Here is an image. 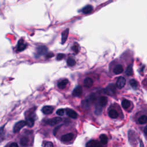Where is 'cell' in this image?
<instances>
[{
	"instance_id": "cell-1",
	"label": "cell",
	"mask_w": 147,
	"mask_h": 147,
	"mask_svg": "<svg viewBox=\"0 0 147 147\" xmlns=\"http://www.w3.org/2000/svg\"><path fill=\"white\" fill-rule=\"evenodd\" d=\"M104 91L107 95L109 96H113L115 94L116 91V86L114 84H110L104 90Z\"/></svg>"
},
{
	"instance_id": "cell-2",
	"label": "cell",
	"mask_w": 147,
	"mask_h": 147,
	"mask_svg": "<svg viewBox=\"0 0 147 147\" xmlns=\"http://www.w3.org/2000/svg\"><path fill=\"white\" fill-rule=\"evenodd\" d=\"M25 125H27L26 121H20L18 122H17L13 127V132L18 133L20 131L21 129L23 127H24Z\"/></svg>"
},
{
	"instance_id": "cell-3",
	"label": "cell",
	"mask_w": 147,
	"mask_h": 147,
	"mask_svg": "<svg viewBox=\"0 0 147 147\" xmlns=\"http://www.w3.org/2000/svg\"><path fill=\"white\" fill-rule=\"evenodd\" d=\"M125 83H126V79L124 77H120L118 78L116 82V86L117 87L121 89L124 87Z\"/></svg>"
},
{
	"instance_id": "cell-4",
	"label": "cell",
	"mask_w": 147,
	"mask_h": 147,
	"mask_svg": "<svg viewBox=\"0 0 147 147\" xmlns=\"http://www.w3.org/2000/svg\"><path fill=\"white\" fill-rule=\"evenodd\" d=\"M62 121V118L60 117H55L52 119H49L46 121V124L53 126L56 124H58Z\"/></svg>"
},
{
	"instance_id": "cell-5",
	"label": "cell",
	"mask_w": 147,
	"mask_h": 147,
	"mask_svg": "<svg viewBox=\"0 0 147 147\" xmlns=\"http://www.w3.org/2000/svg\"><path fill=\"white\" fill-rule=\"evenodd\" d=\"M66 113L67 114V115L70 117L71 118L76 119L78 117V114L77 113V112L72 109H66Z\"/></svg>"
},
{
	"instance_id": "cell-6",
	"label": "cell",
	"mask_w": 147,
	"mask_h": 147,
	"mask_svg": "<svg viewBox=\"0 0 147 147\" xmlns=\"http://www.w3.org/2000/svg\"><path fill=\"white\" fill-rule=\"evenodd\" d=\"M42 111L45 114H51L53 111V107L51 106H45L42 108Z\"/></svg>"
},
{
	"instance_id": "cell-7",
	"label": "cell",
	"mask_w": 147,
	"mask_h": 147,
	"mask_svg": "<svg viewBox=\"0 0 147 147\" xmlns=\"http://www.w3.org/2000/svg\"><path fill=\"white\" fill-rule=\"evenodd\" d=\"M74 138V135L72 133H67L66 135H64L62 136L61 140L63 141L67 142V141H70L72 140Z\"/></svg>"
},
{
	"instance_id": "cell-8",
	"label": "cell",
	"mask_w": 147,
	"mask_h": 147,
	"mask_svg": "<svg viewBox=\"0 0 147 147\" xmlns=\"http://www.w3.org/2000/svg\"><path fill=\"white\" fill-rule=\"evenodd\" d=\"M86 147H102V146L96 140H91L86 144Z\"/></svg>"
},
{
	"instance_id": "cell-9",
	"label": "cell",
	"mask_w": 147,
	"mask_h": 147,
	"mask_svg": "<svg viewBox=\"0 0 147 147\" xmlns=\"http://www.w3.org/2000/svg\"><path fill=\"white\" fill-rule=\"evenodd\" d=\"M84 86L87 88H90L93 85V80L91 78H86L83 81Z\"/></svg>"
},
{
	"instance_id": "cell-10",
	"label": "cell",
	"mask_w": 147,
	"mask_h": 147,
	"mask_svg": "<svg viewBox=\"0 0 147 147\" xmlns=\"http://www.w3.org/2000/svg\"><path fill=\"white\" fill-rule=\"evenodd\" d=\"M82 93V88L81 86H77V87L74 88L72 92V96L74 97H79L81 96Z\"/></svg>"
},
{
	"instance_id": "cell-11",
	"label": "cell",
	"mask_w": 147,
	"mask_h": 147,
	"mask_svg": "<svg viewBox=\"0 0 147 147\" xmlns=\"http://www.w3.org/2000/svg\"><path fill=\"white\" fill-rule=\"evenodd\" d=\"M48 49L45 46H40L37 48V53L39 55H43L47 53Z\"/></svg>"
},
{
	"instance_id": "cell-12",
	"label": "cell",
	"mask_w": 147,
	"mask_h": 147,
	"mask_svg": "<svg viewBox=\"0 0 147 147\" xmlns=\"http://www.w3.org/2000/svg\"><path fill=\"white\" fill-rule=\"evenodd\" d=\"M27 47V44L24 42L23 40H20L18 43V46H17V50L19 51H23Z\"/></svg>"
},
{
	"instance_id": "cell-13",
	"label": "cell",
	"mask_w": 147,
	"mask_h": 147,
	"mask_svg": "<svg viewBox=\"0 0 147 147\" xmlns=\"http://www.w3.org/2000/svg\"><path fill=\"white\" fill-rule=\"evenodd\" d=\"M69 33V29H66L65 31H63L62 33V44H64L67 39Z\"/></svg>"
},
{
	"instance_id": "cell-14",
	"label": "cell",
	"mask_w": 147,
	"mask_h": 147,
	"mask_svg": "<svg viewBox=\"0 0 147 147\" xmlns=\"http://www.w3.org/2000/svg\"><path fill=\"white\" fill-rule=\"evenodd\" d=\"M68 83V79H64L58 83V87H59L60 89H64V88L66 87V85H67Z\"/></svg>"
},
{
	"instance_id": "cell-15",
	"label": "cell",
	"mask_w": 147,
	"mask_h": 147,
	"mask_svg": "<svg viewBox=\"0 0 147 147\" xmlns=\"http://www.w3.org/2000/svg\"><path fill=\"white\" fill-rule=\"evenodd\" d=\"M124 71V68H123V67L121 64H118L115 67H114L113 71L116 74H120L122 73Z\"/></svg>"
},
{
	"instance_id": "cell-16",
	"label": "cell",
	"mask_w": 147,
	"mask_h": 147,
	"mask_svg": "<svg viewBox=\"0 0 147 147\" xmlns=\"http://www.w3.org/2000/svg\"><path fill=\"white\" fill-rule=\"evenodd\" d=\"M108 114H109V116L110 118L113 119L117 118L118 117V113H117V112L114 109L110 110L108 113Z\"/></svg>"
},
{
	"instance_id": "cell-17",
	"label": "cell",
	"mask_w": 147,
	"mask_h": 147,
	"mask_svg": "<svg viewBox=\"0 0 147 147\" xmlns=\"http://www.w3.org/2000/svg\"><path fill=\"white\" fill-rule=\"evenodd\" d=\"M93 9V6L90 5H86L85 7L82 9V12L85 14H88L91 12Z\"/></svg>"
},
{
	"instance_id": "cell-18",
	"label": "cell",
	"mask_w": 147,
	"mask_h": 147,
	"mask_svg": "<svg viewBox=\"0 0 147 147\" xmlns=\"http://www.w3.org/2000/svg\"><path fill=\"white\" fill-rule=\"evenodd\" d=\"M107 103V98L106 97H101L99 99V103L101 106L103 107L106 106Z\"/></svg>"
},
{
	"instance_id": "cell-19",
	"label": "cell",
	"mask_w": 147,
	"mask_h": 147,
	"mask_svg": "<svg viewBox=\"0 0 147 147\" xmlns=\"http://www.w3.org/2000/svg\"><path fill=\"white\" fill-rule=\"evenodd\" d=\"M99 138H100L101 142L102 144L106 145L107 143V141H108L107 137L106 136L104 135V134L101 135L100 136H99Z\"/></svg>"
},
{
	"instance_id": "cell-20",
	"label": "cell",
	"mask_w": 147,
	"mask_h": 147,
	"mask_svg": "<svg viewBox=\"0 0 147 147\" xmlns=\"http://www.w3.org/2000/svg\"><path fill=\"white\" fill-rule=\"evenodd\" d=\"M131 102L130 101L127 100V99H124L122 102V106L124 109H127L130 107Z\"/></svg>"
},
{
	"instance_id": "cell-21",
	"label": "cell",
	"mask_w": 147,
	"mask_h": 147,
	"mask_svg": "<svg viewBox=\"0 0 147 147\" xmlns=\"http://www.w3.org/2000/svg\"><path fill=\"white\" fill-rule=\"evenodd\" d=\"M125 73L128 76H131V75H132L133 72V67L132 65H129L126 69V71H125Z\"/></svg>"
},
{
	"instance_id": "cell-22",
	"label": "cell",
	"mask_w": 147,
	"mask_h": 147,
	"mask_svg": "<svg viewBox=\"0 0 147 147\" xmlns=\"http://www.w3.org/2000/svg\"><path fill=\"white\" fill-rule=\"evenodd\" d=\"M29 140L28 137H23L21 138V140H20V144L21 145H23V146H26L28 144Z\"/></svg>"
},
{
	"instance_id": "cell-23",
	"label": "cell",
	"mask_w": 147,
	"mask_h": 147,
	"mask_svg": "<svg viewBox=\"0 0 147 147\" xmlns=\"http://www.w3.org/2000/svg\"><path fill=\"white\" fill-rule=\"evenodd\" d=\"M138 122L140 124H145L147 122V116H142L138 120Z\"/></svg>"
},
{
	"instance_id": "cell-24",
	"label": "cell",
	"mask_w": 147,
	"mask_h": 147,
	"mask_svg": "<svg viewBox=\"0 0 147 147\" xmlns=\"http://www.w3.org/2000/svg\"><path fill=\"white\" fill-rule=\"evenodd\" d=\"M67 63L68 66H74L75 65V64H76V62H75V60L72 59V58H68L67 60Z\"/></svg>"
},
{
	"instance_id": "cell-25",
	"label": "cell",
	"mask_w": 147,
	"mask_h": 147,
	"mask_svg": "<svg viewBox=\"0 0 147 147\" xmlns=\"http://www.w3.org/2000/svg\"><path fill=\"white\" fill-rule=\"evenodd\" d=\"M27 122V124L29 127H32L34 125V121L33 118H28L26 121Z\"/></svg>"
},
{
	"instance_id": "cell-26",
	"label": "cell",
	"mask_w": 147,
	"mask_h": 147,
	"mask_svg": "<svg viewBox=\"0 0 147 147\" xmlns=\"http://www.w3.org/2000/svg\"><path fill=\"white\" fill-rule=\"evenodd\" d=\"M129 83H130V85L132 86V87L135 88V89H136V88L137 87L138 83H137V81H135V79H131L130 82H129Z\"/></svg>"
},
{
	"instance_id": "cell-27",
	"label": "cell",
	"mask_w": 147,
	"mask_h": 147,
	"mask_svg": "<svg viewBox=\"0 0 147 147\" xmlns=\"http://www.w3.org/2000/svg\"><path fill=\"white\" fill-rule=\"evenodd\" d=\"M66 113V110L64 109H58L57 111V114L58 116H63L64 115V113Z\"/></svg>"
},
{
	"instance_id": "cell-28",
	"label": "cell",
	"mask_w": 147,
	"mask_h": 147,
	"mask_svg": "<svg viewBox=\"0 0 147 147\" xmlns=\"http://www.w3.org/2000/svg\"><path fill=\"white\" fill-rule=\"evenodd\" d=\"M72 49L75 53H78L79 52V46L78 45H75L72 47Z\"/></svg>"
},
{
	"instance_id": "cell-29",
	"label": "cell",
	"mask_w": 147,
	"mask_h": 147,
	"mask_svg": "<svg viewBox=\"0 0 147 147\" xmlns=\"http://www.w3.org/2000/svg\"><path fill=\"white\" fill-rule=\"evenodd\" d=\"M64 57H65V55H64L63 53H59L57 55V59L58 60H62V59H63Z\"/></svg>"
},
{
	"instance_id": "cell-30",
	"label": "cell",
	"mask_w": 147,
	"mask_h": 147,
	"mask_svg": "<svg viewBox=\"0 0 147 147\" xmlns=\"http://www.w3.org/2000/svg\"><path fill=\"white\" fill-rule=\"evenodd\" d=\"M44 147H53V145L52 144V142H47L45 143Z\"/></svg>"
},
{
	"instance_id": "cell-31",
	"label": "cell",
	"mask_w": 147,
	"mask_h": 147,
	"mask_svg": "<svg viewBox=\"0 0 147 147\" xmlns=\"http://www.w3.org/2000/svg\"><path fill=\"white\" fill-rule=\"evenodd\" d=\"M9 147H19V145L16 142H13V143L10 144Z\"/></svg>"
},
{
	"instance_id": "cell-32",
	"label": "cell",
	"mask_w": 147,
	"mask_h": 147,
	"mask_svg": "<svg viewBox=\"0 0 147 147\" xmlns=\"http://www.w3.org/2000/svg\"><path fill=\"white\" fill-rule=\"evenodd\" d=\"M53 57V54L52 53H48L47 54V58H49Z\"/></svg>"
},
{
	"instance_id": "cell-33",
	"label": "cell",
	"mask_w": 147,
	"mask_h": 147,
	"mask_svg": "<svg viewBox=\"0 0 147 147\" xmlns=\"http://www.w3.org/2000/svg\"><path fill=\"white\" fill-rule=\"evenodd\" d=\"M60 127V126H58L57 127H56V129H55V130H54V131H53V134H54V135H56V133H57V131H58V128H59Z\"/></svg>"
},
{
	"instance_id": "cell-34",
	"label": "cell",
	"mask_w": 147,
	"mask_h": 147,
	"mask_svg": "<svg viewBox=\"0 0 147 147\" xmlns=\"http://www.w3.org/2000/svg\"><path fill=\"white\" fill-rule=\"evenodd\" d=\"M144 133H145V135L147 136V125L145 127V128H144Z\"/></svg>"
}]
</instances>
